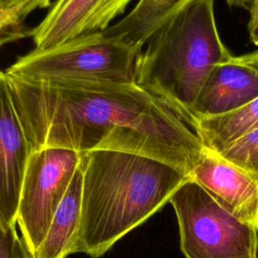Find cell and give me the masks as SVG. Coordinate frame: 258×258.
Instances as JSON below:
<instances>
[{
  "label": "cell",
  "mask_w": 258,
  "mask_h": 258,
  "mask_svg": "<svg viewBox=\"0 0 258 258\" xmlns=\"http://www.w3.org/2000/svg\"><path fill=\"white\" fill-rule=\"evenodd\" d=\"M5 76L33 151L116 150L163 162L187 175L205 151L191 127L136 83L53 84Z\"/></svg>",
  "instance_id": "6da1fadb"
},
{
  "label": "cell",
  "mask_w": 258,
  "mask_h": 258,
  "mask_svg": "<svg viewBox=\"0 0 258 258\" xmlns=\"http://www.w3.org/2000/svg\"><path fill=\"white\" fill-rule=\"evenodd\" d=\"M82 212L72 254L103 256L123 236L159 211L189 175L128 152L82 153Z\"/></svg>",
  "instance_id": "7a4b0ae2"
},
{
  "label": "cell",
  "mask_w": 258,
  "mask_h": 258,
  "mask_svg": "<svg viewBox=\"0 0 258 258\" xmlns=\"http://www.w3.org/2000/svg\"><path fill=\"white\" fill-rule=\"evenodd\" d=\"M146 43L136 57V84L188 125L208 76L234 56L220 37L214 0H189Z\"/></svg>",
  "instance_id": "3957f363"
},
{
  "label": "cell",
  "mask_w": 258,
  "mask_h": 258,
  "mask_svg": "<svg viewBox=\"0 0 258 258\" xmlns=\"http://www.w3.org/2000/svg\"><path fill=\"white\" fill-rule=\"evenodd\" d=\"M137 55L128 45L95 32L50 49H33L5 74L53 84H133Z\"/></svg>",
  "instance_id": "277c9868"
},
{
  "label": "cell",
  "mask_w": 258,
  "mask_h": 258,
  "mask_svg": "<svg viewBox=\"0 0 258 258\" xmlns=\"http://www.w3.org/2000/svg\"><path fill=\"white\" fill-rule=\"evenodd\" d=\"M185 258H257L258 228L222 208L191 179L170 197Z\"/></svg>",
  "instance_id": "5b68a950"
},
{
  "label": "cell",
  "mask_w": 258,
  "mask_h": 258,
  "mask_svg": "<svg viewBox=\"0 0 258 258\" xmlns=\"http://www.w3.org/2000/svg\"><path fill=\"white\" fill-rule=\"evenodd\" d=\"M81 159L82 153L61 147H43L31 153L21 185L16 224L32 254L45 238Z\"/></svg>",
  "instance_id": "8992f818"
},
{
  "label": "cell",
  "mask_w": 258,
  "mask_h": 258,
  "mask_svg": "<svg viewBox=\"0 0 258 258\" xmlns=\"http://www.w3.org/2000/svg\"><path fill=\"white\" fill-rule=\"evenodd\" d=\"M131 0H56L29 35L36 50H46L78 37L102 32Z\"/></svg>",
  "instance_id": "52a82bcc"
},
{
  "label": "cell",
  "mask_w": 258,
  "mask_h": 258,
  "mask_svg": "<svg viewBox=\"0 0 258 258\" xmlns=\"http://www.w3.org/2000/svg\"><path fill=\"white\" fill-rule=\"evenodd\" d=\"M33 149L12 102L4 72H0V220L15 227L21 185Z\"/></svg>",
  "instance_id": "ba28073f"
},
{
  "label": "cell",
  "mask_w": 258,
  "mask_h": 258,
  "mask_svg": "<svg viewBox=\"0 0 258 258\" xmlns=\"http://www.w3.org/2000/svg\"><path fill=\"white\" fill-rule=\"evenodd\" d=\"M189 176L222 208L258 228V179L206 148Z\"/></svg>",
  "instance_id": "9c48e42d"
},
{
  "label": "cell",
  "mask_w": 258,
  "mask_h": 258,
  "mask_svg": "<svg viewBox=\"0 0 258 258\" xmlns=\"http://www.w3.org/2000/svg\"><path fill=\"white\" fill-rule=\"evenodd\" d=\"M256 98L258 72L236 61L233 56L218 63L208 76L196 101L191 119L227 114Z\"/></svg>",
  "instance_id": "30bf717a"
},
{
  "label": "cell",
  "mask_w": 258,
  "mask_h": 258,
  "mask_svg": "<svg viewBox=\"0 0 258 258\" xmlns=\"http://www.w3.org/2000/svg\"><path fill=\"white\" fill-rule=\"evenodd\" d=\"M188 1L139 0L124 18L102 32L139 53L148 39Z\"/></svg>",
  "instance_id": "8fae6325"
},
{
  "label": "cell",
  "mask_w": 258,
  "mask_h": 258,
  "mask_svg": "<svg viewBox=\"0 0 258 258\" xmlns=\"http://www.w3.org/2000/svg\"><path fill=\"white\" fill-rule=\"evenodd\" d=\"M83 174L81 164L57 208L41 245L33 258H66L72 254L81 222Z\"/></svg>",
  "instance_id": "7c38bea8"
},
{
  "label": "cell",
  "mask_w": 258,
  "mask_h": 258,
  "mask_svg": "<svg viewBox=\"0 0 258 258\" xmlns=\"http://www.w3.org/2000/svg\"><path fill=\"white\" fill-rule=\"evenodd\" d=\"M188 125L206 149L220 153L243 135L258 128V98L227 114L194 118Z\"/></svg>",
  "instance_id": "4fadbf2b"
},
{
  "label": "cell",
  "mask_w": 258,
  "mask_h": 258,
  "mask_svg": "<svg viewBox=\"0 0 258 258\" xmlns=\"http://www.w3.org/2000/svg\"><path fill=\"white\" fill-rule=\"evenodd\" d=\"M218 154L258 179V128L243 135Z\"/></svg>",
  "instance_id": "5bb4252c"
},
{
  "label": "cell",
  "mask_w": 258,
  "mask_h": 258,
  "mask_svg": "<svg viewBox=\"0 0 258 258\" xmlns=\"http://www.w3.org/2000/svg\"><path fill=\"white\" fill-rule=\"evenodd\" d=\"M51 0H0V15L14 27H22L23 20L35 9L45 8Z\"/></svg>",
  "instance_id": "9a60e30c"
},
{
  "label": "cell",
  "mask_w": 258,
  "mask_h": 258,
  "mask_svg": "<svg viewBox=\"0 0 258 258\" xmlns=\"http://www.w3.org/2000/svg\"><path fill=\"white\" fill-rule=\"evenodd\" d=\"M16 237L15 227H7L0 220V258H12Z\"/></svg>",
  "instance_id": "2e32d148"
},
{
  "label": "cell",
  "mask_w": 258,
  "mask_h": 258,
  "mask_svg": "<svg viewBox=\"0 0 258 258\" xmlns=\"http://www.w3.org/2000/svg\"><path fill=\"white\" fill-rule=\"evenodd\" d=\"M28 35L29 31H24L22 27H14L7 24L0 15V46Z\"/></svg>",
  "instance_id": "e0dca14e"
},
{
  "label": "cell",
  "mask_w": 258,
  "mask_h": 258,
  "mask_svg": "<svg viewBox=\"0 0 258 258\" xmlns=\"http://www.w3.org/2000/svg\"><path fill=\"white\" fill-rule=\"evenodd\" d=\"M248 11L250 13L249 22H248L250 37L255 44H258V0L253 1Z\"/></svg>",
  "instance_id": "ac0fdd59"
},
{
  "label": "cell",
  "mask_w": 258,
  "mask_h": 258,
  "mask_svg": "<svg viewBox=\"0 0 258 258\" xmlns=\"http://www.w3.org/2000/svg\"><path fill=\"white\" fill-rule=\"evenodd\" d=\"M12 258H33V254L27 247L23 238L19 237L18 235L15 239Z\"/></svg>",
  "instance_id": "d6986e66"
},
{
  "label": "cell",
  "mask_w": 258,
  "mask_h": 258,
  "mask_svg": "<svg viewBox=\"0 0 258 258\" xmlns=\"http://www.w3.org/2000/svg\"><path fill=\"white\" fill-rule=\"evenodd\" d=\"M235 60L246 64L254 70H256L258 72V50H255L253 52H249V53H245L239 56H234Z\"/></svg>",
  "instance_id": "ffe728a7"
},
{
  "label": "cell",
  "mask_w": 258,
  "mask_h": 258,
  "mask_svg": "<svg viewBox=\"0 0 258 258\" xmlns=\"http://www.w3.org/2000/svg\"><path fill=\"white\" fill-rule=\"evenodd\" d=\"M228 5L231 7H243L248 10L250 5V0H226Z\"/></svg>",
  "instance_id": "44dd1931"
},
{
  "label": "cell",
  "mask_w": 258,
  "mask_h": 258,
  "mask_svg": "<svg viewBox=\"0 0 258 258\" xmlns=\"http://www.w3.org/2000/svg\"><path fill=\"white\" fill-rule=\"evenodd\" d=\"M253 1H255V0H250V5L253 3ZM250 5H249V7H250ZM249 9V8H248Z\"/></svg>",
  "instance_id": "7402d4cb"
}]
</instances>
